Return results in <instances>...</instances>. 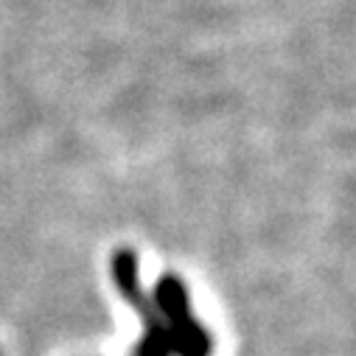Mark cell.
<instances>
[{
  "instance_id": "6da1fadb",
  "label": "cell",
  "mask_w": 356,
  "mask_h": 356,
  "mask_svg": "<svg viewBox=\"0 0 356 356\" xmlns=\"http://www.w3.org/2000/svg\"><path fill=\"white\" fill-rule=\"evenodd\" d=\"M113 281H115L121 298L132 306V312L143 323V337L135 348V356H174V339H171L168 325L163 323L160 312L154 309L152 298L140 286L138 255L132 250H118L113 255Z\"/></svg>"
},
{
  "instance_id": "7a4b0ae2",
  "label": "cell",
  "mask_w": 356,
  "mask_h": 356,
  "mask_svg": "<svg viewBox=\"0 0 356 356\" xmlns=\"http://www.w3.org/2000/svg\"><path fill=\"white\" fill-rule=\"evenodd\" d=\"M152 303L160 312L163 323L168 325V334L174 339V356H211L213 339L205 331V325L194 317L188 289L180 278L163 275L154 284Z\"/></svg>"
}]
</instances>
